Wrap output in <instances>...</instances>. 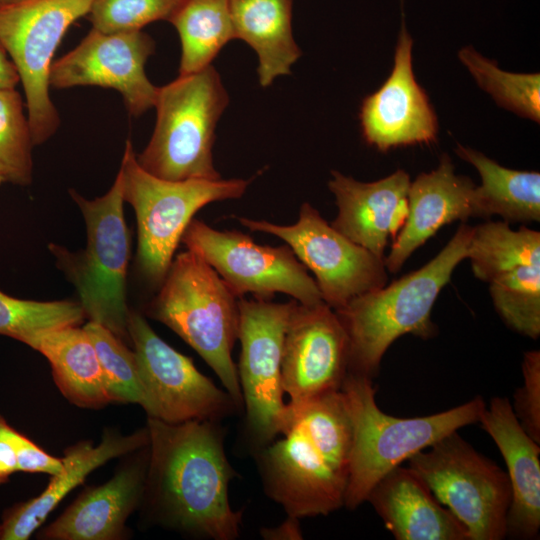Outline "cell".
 <instances>
[{"mask_svg": "<svg viewBox=\"0 0 540 540\" xmlns=\"http://www.w3.org/2000/svg\"><path fill=\"white\" fill-rule=\"evenodd\" d=\"M148 467L142 503L157 524L201 539L234 540L242 510L229 484L238 473L227 459L221 422L167 423L148 417Z\"/></svg>", "mask_w": 540, "mask_h": 540, "instance_id": "1", "label": "cell"}, {"mask_svg": "<svg viewBox=\"0 0 540 540\" xmlns=\"http://www.w3.org/2000/svg\"><path fill=\"white\" fill-rule=\"evenodd\" d=\"M281 434L253 456L266 495L296 518L344 506L352 425L341 390L300 405L287 403Z\"/></svg>", "mask_w": 540, "mask_h": 540, "instance_id": "2", "label": "cell"}, {"mask_svg": "<svg viewBox=\"0 0 540 540\" xmlns=\"http://www.w3.org/2000/svg\"><path fill=\"white\" fill-rule=\"evenodd\" d=\"M472 227L462 223L427 264L334 310L349 340L348 372L374 378L387 349L406 334L430 339L434 303L454 269L467 258Z\"/></svg>", "mask_w": 540, "mask_h": 540, "instance_id": "3", "label": "cell"}, {"mask_svg": "<svg viewBox=\"0 0 540 540\" xmlns=\"http://www.w3.org/2000/svg\"><path fill=\"white\" fill-rule=\"evenodd\" d=\"M352 425L349 478L344 506L356 509L373 486L443 437L476 424L486 405L481 396L442 412L401 418L376 403L372 378L348 372L341 387Z\"/></svg>", "mask_w": 540, "mask_h": 540, "instance_id": "4", "label": "cell"}, {"mask_svg": "<svg viewBox=\"0 0 540 540\" xmlns=\"http://www.w3.org/2000/svg\"><path fill=\"white\" fill-rule=\"evenodd\" d=\"M151 302L148 315L165 324L211 367L225 390L244 410L237 365V298L219 274L191 250L174 256Z\"/></svg>", "mask_w": 540, "mask_h": 540, "instance_id": "5", "label": "cell"}, {"mask_svg": "<svg viewBox=\"0 0 540 540\" xmlns=\"http://www.w3.org/2000/svg\"><path fill=\"white\" fill-rule=\"evenodd\" d=\"M229 95L213 65L179 75L158 87L152 136L140 154L139 165L166 180H218L213 161L215 130Z\"/></svg>", "mask_w": 540, "mask_h": 540, "instance_id": "6", "label": "cell"}, {"mask_svg": "<svg viewBox=\"0 0 540 540\" xmlns=\"http://www.w3.org/2000/svg\"><path fill=\"white\" fill-rule=\"evenodd\" d=\"M124 202L137 220V261L142 273L161 283L194 215L206 205L244 195L251 179L171 181L143 169L133 144L126 141L118 171Z\"/></svg>", "mask_w": 540, "mask_h": 540, "instance_id": "7", "label": "cell"}, {"mask_svg": "<svg viewBox=\"0 0 540 540\" xmlns=\"http://www.w3.org/2000/svg\"><path fill=\"white\" fill-rule=\"evenodd\" d=\"M407 462L435 498L464 525L469 540L506 538L512 498L507 473L457 431Z\"/></svg>", "mask_w": 540, "mask_h": 540, "instance_id": "8", "label": "cell"}, {"mask_svg": "<svg viewBox=\"0 0 540 540\" xmlns=\"http://www.w3.org/2000/svg\"><path fill=\"white\" fill-rule=\"evenodd\" d=\"M71 197L80 208L87 232L84 253L69 270L79 303L89 321L97 322L127 344L130 342L126 300V278L130 240L124 218L120 174L110 189L93 200L76 191Z\"/></svg>", "mask_w": 540, "mask_h": 540, "instance_id": "9", "label": "cell"}, {"mask_svg": "<svg viewBox=\"0 0 540 540\" xmlns=\"http://www.w3.org/2000/svg\"><path fill=\"white\" fill-rule=\"evenodd\" d=\"M94 0H25L0 7V43L16 67L25 94L34 145L60 126L50 97L54 54L70 26L88 15Z\"/></svg>", "mask_w": 540, "mask_h": 540, "instance_id": "10", "label": "cell"}, {"mask_svg": "<svg viewBox=\"0 0 540 540\" xmlns=\"http://www.w3.org/2000/svg\"><path fill=\"white\" fill-rule=\"evenodd\" d=\"M295 301L238 300L241 353L237 371L245 411L243 437L253 455L281 434L286 421L281 357Z\"/></svg>", "mask_w": 540, "mask_h": 540, "instance_id": "11", "label": "cell"}, {"mask_svg": "<svg viewBox=\"0 0 540 540\" xmlns=\"http://www.w3.org/2000/svg\"><path fill=\"white\" fill-rule=\"evenodd\" d=\"M148 417L177 424L187 421L221 422L241 413L232 396L217 387L150 327L145 318L130 311L128 320Z\"/></svg>", "mask_w": 540, "mask_h": 540, "instance_id": "12", "label": "cell"}, {"mask_svg": "<svg viewBox=\"0 0 540 540\" xmlns=\"http://www.w3.org/2000/svg\"><path fill=\"white\" fill-rule=\"evenodd\" d=\"M181 242L202 257L237 298L252 293L270 300L278 292L301 304L323 302L315 280L287 244L259 245L247 234L219 231L197 219L191 220Z\"/></svg>", "mask_w": 540, "mask_h": 540, "instance_id": "13", "label": "cell"}, {"mask_svg": "<svg viewBox=\"0 0 540 540\" xmlns=\"http://www.w3.org/2000/svg\"><path fill=\"white\" fill-rule=\"evenodd\" d=\"M238 220L251 231L285 241L300 262L313 272L323 302L333 310L387 283L384 259L337 231L307 202L301 205L299 218L292 225L245 217Z\"/></svg>", "mask_w": 540, "mask_h": 540, "instance_id": "14", "label": "cell"}, {"mask_svg": "<svg viewBox=\"0 0 540 540\" xmlns=\"http://www.w3.org/2000/svg\"><path fill=\"white\" fill-rule=\"evenodd\" d=\"M155 47L142 30L104 33L92 28L74 49L53 61L50 87L111 88L121 94L131 116H141L154 107L158 92L145 72Z\"/></svg>", "mask_w": 540, "mask_h": 540, "instance_id": "15", "label": "cell"}, {"mask_svg": "<svg viewBox=\"0 0 540 540\" xmlns=\"http://www.w3.org/2000/svg\"><path fill=\"white\" fill-rule=\"evenodd\" d=\"M349 340L325 302L295 301L283 339L281 377L289 405L341 390L348 373Z\"/></svg>", "mask_w": 540, "mask_h": 540, "instance_id": "16", "label": "cell"}, {"mask_svg": "<svg viewBox=\"0 0 540 540\" xmlns=\"http://www.w3.org/2000/svg\"><path fill=\"white\" fill-rule=\"evenodd\" d=\"M412 47L403 15L392 71L382 86L363 100L359 113L364 140L382 152L429 144L437 138L436 114L414 76Z\"/></svg>", "mask_w": 540, "mask_h": 540, "instance_id": "17", "label": "cell"}, {"mask_svg": "<svg viewBox=\"0 0 540 540\" xmlns=\"http://www.w3.org/2000/svg\"><path fill=\"white\" fill-rule=\"evenodd\" d=\"M475 187L470 178L455 173L447 154L440 157L435 169L419 174L409 186L405 222L384 258L387 271L397 273L441 227L477 217Z\"/></svg>", "mask_w": 540, "mask_h": 540, "instance_id": "18", "label": "cell"}, {"mask_svg": "<svg viewBox=\"0 0 540 540\" xmlns=\"http://www.w3.org/2000/svg\"><path fill=\"white\" fill-rule=\"evenodd\" d=\"M104 484L86 489L39 538L49 540H118L125 523L142 504L148 467V445L133 452Z\"/></svg>", "mask_w": 540, "mask_h": 540, "instance_id": "19", "label": "cell"}, {"mask_svg": "<svg viewBox=\"0 0 540 540\" xmlns=\"http://www.w3.org/2000/svg\"><path fill=\"white\" fill-rule=\"evenodd\" d=\"M410 183L409 174L402 169L373 182H361L333 170L328 188L338 213L331 226L384 259L389 236L405 222Z\"/></svg>", "mask_w": 540, "mask_h": 540, "instance_id": "20", "label": "cell"}, {"mask_svg": "<svg viewBox=\"0 0 540 540\" xmlns=\"http://www.w3.org/2000/svg\"><path fill=\"white\" fill-rule=\"evenodd\" d=\"M478 423L493 439L506 463L512 498L507 536L536 539L540 530V447L517 419L506 397L485 405Z\"/></svg>", "mask_w": 540, "mask_h": 540, "instance_id": "21", "label": "cell"}, {"mask_svg": "<svg viewBox=\"0 0 540 540\" xmlns=\"http://www.w3.org/2000/svg\"><path fill=\"white\" fill-rule=\"evenodd\" d=\"M366 501L397 540H469L464 525L408 466L383 476Z\"/></svg>", "mask_w": 540, "mask_h": 540, "instance_id": "22", "label": "cell"}, {"mask_svg": "<svg viewBox=\"0 0 540 540\" xmlns=\"http://www.w3.org/2000/svg\"><path fill=\"white\" fill-rule=\"evenodd\" d=\"M147 428L129 435L107 431L101 442L80 441L65 449L63 471L52 475L44 491L7 512L0 524L1 540H26L42 525L48 515L95 469L111 459L126 456L146 445Z\"/></svg>", "mask_w": 540, "mask_h": 540, "instance_id": "23", "label": "cell"}, {"mask_svg": "<svg viewBox=\"0 0 540 540\" xmlns=\"http://www.w3.org/2000/svg\"><path fill=\"white\" fill-rule=\"evenodd\" d=\"M20 342L47 358L53 379L68 401L90 409L110 403L94 344L84 327L41 330Z\"/></svg>", "mask_w": 540, "mask_h": 540, "instance_id": "24", "label": "cell"}, {"mask_svg": "<svg viewBox=\"0 0 540 540\" xmlns=\"http://www.w3.org/2000/svg\"><path fill=\"white\" fill-rule=\"evenodd\" d=\"M292 6L293 0H229L234 38L256 52L262 87L289 75L302 54L292 33Z\"/></svg>", "mask_w": 540, "mask_h": 540, "instance_id": "25", "label": "cell"}, {"mask_svg": "<svg viewBox=\"0 0 540 540\" xmlns=\"http://www.w3.org/2000/svg\"><path fill=\"white\" fill-rule=\"evenodd\" d=\"M455 153L479 173L475 187L477 217L499 215L508 223L540 221V173L501 166L480 151L457 144Z\"/></svg>", "mask_w": 540, "mask_h": 540, "instance_id": "26", "label": "cell"}, {"mask_svg": "<svg viewBox=\"0 0 540 540\" xmlns=\"http://www.w3.org/2000/svg\"><path fill=\"white\" fill-rule=\"evenodd\" d=\"M168 21L181 43L179 75L212 65L220 50L234 39L229 0H181Z\"/></svg>", "mask_w": 540, "mask_h": 540, "instance_id": "27", "label": "cell"}, {"mask_svg": "<svg viewBox=\"0 0 540 540\" xmlns=\"http://www.w3.org/2000/svg\"><path fill=\"white\" fill-rule=\"evenodd\" d=\"M474 276L490 283L527 264H540V232L525 226L513 230L506 221H487L472 227L467 251Z\"/></svg>", "mask_w": 540, "mask_h": 540, "instance_id": "28", "label": "cell"}, {"mask_svg": "<svg viewBox=\"0 0 540 540\" xmlns=\"http://www.w3.org/2000/svg\"><path fill=\"white\" fill-rule=\"evenodd\" d=\"M458 58L477 85L502 108L540 122L539 73H512L500 69L497 62L484 57L472 46L458 52Z\"/></svg>", "mask_w": 540, "mask_h": 540, "instance_id": "29", "label": "cell"}, {"mask_svg": "<svg viewBox=\"0 0 540 540\" xmlns=\"http://www.w3.org/2000/svg\"><path fill=\"white\" fill-rule=\"evenodd\" d=\"M489 292L496 312L517 333L540 336V264L518 266L491 281Z\"/></svg>", "mask_w": 540, "mask_h": 540, "instance_id": "30", "label": "cell"}, {"mask_svg": "<svg viewBox=\"0 0 540 540\" xmlns=\"http://www.w3.org/2000/svg\"><path fill=\"white\" fill-rule=\"evenodd\" d=\"M83 327L94 344L110 402L139 404L144 409L146 398L134 351L97 322L89 321Z\"/></svg>", "mask_w": 540, "mask_h": 540, "instance_id": "31", "label": "cell"}, {"mask_svg": "<svg viewBox=\"0 0 540 540\" xmlns=\"http://www.w3.org/2000/svg\"><path fill=\"white\" fill-rule=\"evenodd\" d=\"M33 145L21 95L15 88L0 89V169L6 182L32 181Z\"/></svg>", "mask_w": 540, "mask_h": 540, "instance_id": "32", "label": "cell"}, {"mask_svg": "<svg viewBox=\"0 0 540 540\" xmlns=\"http://www.w3.org/2000/svg\"><path fill=\"white\" fill-rule=\"evenodd\" d=\"M85 318L79 302L24 300L0 291V335L18 341L41 330L80 325Z\"/></svg>", "mask_w": 540, "mask_h": 540, "instance_id": "33", "label": "cell"}, {"mask_svg": "<svg viewBox=\"0 0 540 540\" xmlns=\"http://www.w3.org/2000/svg\"><path fill=\"white\" fill-rule=\"evenodd\" d=\"M181 0H94L88 13L92 28L104 33L142 30L170 18Z\"/></svg>", "mask_w": 540, "mask_h": 540, "instance_id": "34", "label": "cell"}, {"mask_svg": "<svg viewBox=\"0 0 540 540\" xmlns=\"http://www.w3.org/2000/svg\"><path fill=\"white\" fill-rule=\"evenodd\" d=\"M523 385L513 396V411L527 434L540 443V351L524 353ZM511 402V401H510Z\"/></svg>", "mask_w": 540, "mask_h": 540, "instance_id": "35", "label": "cell"}, {"mask_svg": "<svg viewBox=\"0 0 540 540\" xmlns=\"http://www.w3.org/2000/svg\"><path fill=\"white\" fill-rule=\"evenodd\" d=\"M0 437L7 439L15 449L18 471L56 475L63 471L62 458L45 452L29 438L10 426L0 415Z\"/></svg>", "mask_w": 540, "mask_h": 540, "instance_id": "36", "label": "cell"}, {"mask_svg": "<svg viewBox=\"0 0 540 540\" xmlns=\"http://www.w3.org/2000/svg\"><path fill=\"white\" fill-rule=\"evenodd\" d=\"M287 519L277 527L262 528L261 535L264 539L270 540H299L302 539V532L299 525V518L287 515Z\"/></svg>", "mask_w": 540, "mask_h": 540, "instance_id": "37", "label": "cell"}, {"mask_svg": "<svg viewBox=\"0 0 540 540\" xmlns=\"http://www.w3.org/2000/svg\"><path fill=\"white\" fill-rule=\"evenodd\" d=\"M15 472H18L15 449L7 439L0 437V484L5 483Z\"/></svg>", "mask_w": 540, "mask_h": 540, "instance_id": "38", "label": "cell"}, {"mask_svg": "<svg viewBox=\"0 0 540 540\" xmlns=\"http://www.w3.org/2000/svg\"><path fill=\"white\" fill-rule=\"evenodd\" d=\"M18 82L20 81L16 67L0 43V89L15 88Z\"/></svg>", "mask_w": 540, "mask_h": 540, "instance_id": "39", "label": "cell"}, {"mask_svg": "<svg viewBox=\"0 0 540 540\" xmlns=\"http://www.w3.org/2000/svg\"><path fill=\"white\" fill-rule=\"evenodd\" d=\"M22 1H25V0H0V7L13 5Z\"/></svg>", "mask_w": 540, "mask_h": 540, "instance_id": "40", "label": "cell"}, {"mask_svg": "<svg viewBox=\"0 0 540 540\" xmlns=\"http://www.w3.org/2000/svg\"><path fill=\"white\" fill-rule=\"evenodd\" d=\"M3 182H6V181H5V177H4L3 173H2V171H1V169H0V185H1Z\"/></svg>", "mask_w": 540, "mask_h": 540, "instance_id": "41", "label": "cell"}]
</instances>
